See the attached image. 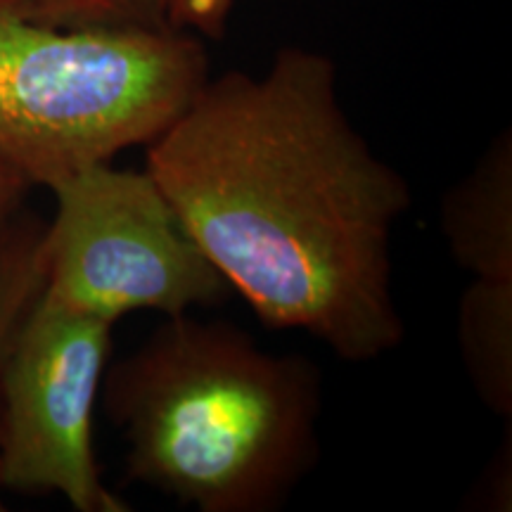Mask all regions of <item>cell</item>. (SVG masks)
I'll use <instances>...</instances> for the list:
<instances>
[{
    "label": "cell",
    "instance_id": "1",
    "mask_svg": "<svg viewBox=\"0 0 512 512\" xmlns=\"http://www.w3.org/2000/svg\"><path fill=\"white\" fill-rule=\"evenodd\" d=\"M145 169L266 328L349 363L403 342L392 238L411 183L349 121L328 55L285 46L259 76H209Z\"/></svg>",
    "mask_w": 512,
    "mask_h": 512
},
{
    "label": "cell",
    "instance_id": "2",
    "mask_svg": "<svg viewBox=\"0 0 512 512\" xmlns=\"http://www.w3.org/2000/svg\"><path fill=\"white\" fill-rule=\"evenodd\" d=\"M100 392L128 482L183 508L275 512L318 465V366L230 323L164 318Z\"/></svg>",
    "mask_w": 512,
    "mask_h": 512
},
{
    "label": "cell",
    "instance_id": "3",
    "mask_svg": "<svg viewBox=\"0 0 512 512\" xmlns=\"http://www.w3.org/2000/svg\"><path fill=\"white\" fill-rule=\"evenodd\" d=\"M207 79L190 31L60 27L0 0V159L53 188L152 143Z\"/></svg>",
    "mask_w": 512,
    "mask_h": 512
},
{
    "label": "cell",
    "instance_id": "4",
    "mask_svg": "<svg viewBox=\"0 0 512 512\" xmlns=\"http://www.w3.org/2000/svg\"><path fill=\"white\" fill-rule=\"evenodd\" d=\"M43 294L107 323L228 302L233 287L188 233L150 171L91 164L57 181Z\"/></svg>",
    "mask_w": 512,
    "mask_h": 512
},
{
    "label": "cell",
    "instance_id": "5",
    "mask_svg": "<svg viewBox=\"0 0 512 512\" xmlns=\"http://www.w3.org/2000/svg\"><path fill=\"white\" fill-rule=\"evenodd\" d=\"M114 323L41 292L0 380V484L60 494L79 512H128L102 484L93 415L112 356Z\"/></svg>",
    "mask_w": 512,
    "mask_h": 512
},
{
    "label": "cell",
    "instance_id": "6",
    "mask_svg": "<svg viewBox=\"0 0 512 512\" xmlns=\"http://www.w3.org/2000/svg\"><path fill=\"white\" fill-rule=\"evenodd\" d=\"M439 226L472 278L512 280V131L498 133L465 178L444 192Z\"/></svg>",
    "mask_w": 512,
    "mask_h": 512
},
{
    "label": "cell",
    "instance_id": "7",
    "mask_svg": "<svg viewBox=\"0 0 512 512\" xmlns=\"http://www.w3.org/2000/svg\"><path fill=\"white\" fill-rule=\"evenodd\" d=\"M458 347L477 399L512 420V280L472 278L458 304Z\"/></svg>",
    "mask_w": 512,
    "mask_h": 512
},
{
    "label": "cell",
    "instance_id": "8",
    "mask_svg": "<svg viewBox=\"0 0 512 512\" xmlns=\"http://www.w3.org/2000/svg\"><path fill=\"white\" fill-rule=\"evenodd\" d=\"M46 221L19 214L0 228V380L17 332L46 287Z\"/></svg>",
    "mask_w": 512,
    "mask_h": 512
},
{
    "label": "cell",
    "instance_id": "9",
    "mask_svg": "<svg viewBox=\"0 0 512 512\" xmlns=\"http://www.w3.org/2000/svg\"><path fill=\"white\" fill-rule=\"evenodd\" d=\"M38 19L60 27L164 29L166 0H27Z\"/></svg>",
    "mask_w": 512,
    "mask_h": 512
},
{
    "label": "cell",
    "instance_id": "10",
    "mask_svg": "<svg viewBox=\"0 0 512 512\" xmlns=\"http://www.w3.org/2000/svg\"><path fill=\"white\" fill-rule=\"evenodd\" d=\"M505 441L496 448L489 463L484 465L482 477L477 479L472 496L467 503L470 508L508 512L512 508V420L505 422Z\"/></svg>",
    "mask_w": 512,
    "mask_h": 512
},
{
    "label": "cell",
    "instance_id": "11",
    "mask_svg": "<svg viewBox=\"0 0 512 512\" xmlns=\"http://www.w3.org/2000/svg\"><path fill=\"white\" fill-rule=\"evenodd\" d=\"M233 8L235 0H166V22L171 29L221 38Z\"/></svg>",
    "mask_w": 512,
    "mask_h": 512
},
{
    "label": "cell",
    "instance_id": "12",
    "mask_svg": "<svg viewBox=\"0 0 512 512\" xmlns=\"http://www.w3.org/2000/svg\"><path fill=\"white\" fill-rule=\"evenodd\" d=\"M31 185L27 178L0 159V228H5L22 211V200Z\"/></svg>",
    "mask_w": 512,
    "mask_h": 512
},
{
    "label": "cell",
    "instance_id": "13",
    "mask_svg": "<svg viewBox=\"0 0 512 512\" xmlns=\"http://www.w3.org/2000/svg\"><path fill=\"white\" fill-rule=\"evenodd\" d=\"M0 510H5V503H3V484H0Z\"/></svg>",
    "mask_w": 512,
    "mask_h": 512
}]
</instances>
